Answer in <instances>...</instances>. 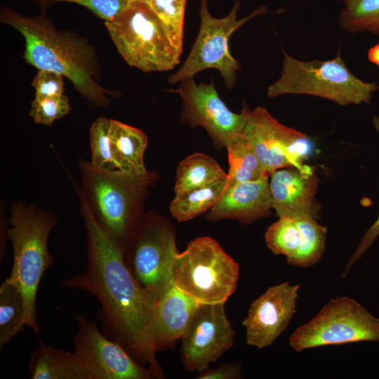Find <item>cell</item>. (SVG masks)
<instances>
[{
    "label": "cell",
    "mask_w": 379,
    "mask_h": 379,
    "mask_svg": "<svg viewBox=\"0 0 379 379\" xmlns=\"http://www.w3.org/2000/svg\"><path fill=\"white\" fill-rule=\"evenodd\" d=\"M111 119L99 117L89 131L91 163L104 170H117L111 140Z\"/></svg>",
    "instance_id": "29"
},
{
    "label": "cell",
    "mask_w": 379,
    "mask_h": 379,
    "mask_svg": "<svg viewBox=\"0 0 379 379\" xmlns=\"http://www.w3.org/2000/svg\"><path fill=\"white\" fill-rule=\"evenodd\" d=\"M269 176L226 187L218 201L208 211L211 220L237 219L251 222L268 215L272 206Z\"/></svg>",
    "instance_id": "17"
},
{
    "label": "cell",
    "mask_w": 379,
    "mask_h": 379,
    "mask_svg": "<svg viewBox=\"0 0 379 379\" xmlns=\"http://www.w3.org/2000/svg\"><path fill=\"white\" fill-rule=\"evenodd\" d=\"M227 175L213 158L205 154L194 153L178 164L174 192L178 193L204 186Z\"/></svg>",
    "instance_id": "22"
},
{
    "label": "cell",
    "mask_w": 379,
    "mask_h": 379,
    "mask_svg": "<svg viewBox=\"0 0 379 379\" xmlns=\"http://www.w3.org/2000/svg\"><path fill=\"white\" fill-rule=\"evenodd\" d=\"M235 331L225 303L199 304L181 336L182 360L190 371H204L234 344Z\"/></svg>",
    "instance_id": "14"
},
{
    "label": "cell",
    "mask_w": 379,
    "mask_h": 379,
    "mask_svg": "<svg viewBox=\"0 0 379 379\" xmlns=\"http://www.w3.org/2000/svg\"><path fill=\"white\" fill-rule=\"evenodd\" d=\"M360 342H379V318L348 296L331 299L288 339L295 352Z\"/></svg>",
    "instance_id": "8"
},
{
    "label": "cell",
    "mask_w": 379,
    "mask_h": 379,
    "mask_svg": "<svg viewBox=\"0 0 379 379\" xmlns=\"http://www.w3.org/2000/svg\"><path fill=\"white\" fill-rule=\"evenodd\" d=\"M292 218L300 232L301 244L297 253L286 262L298 267H310L317 263L324 253L327 229L310 215L300 214Z\"/></svg>",
    "instance_id": "24"
},
{
    "label": "cell",
    "mask_w": 379,
    "mask_h": 379,
    "mask_svg": "<svg viewBox=\"0 0 379 379\" xmlns=\"http://www.w3.org/2000/svg\"><path fill=\"white\" fill-rule=\"evenodd\" d=\"M225 148L229 164L226 187L269 176L242 133L233 138Z\"/></svg>",
    "instance_id": "23"
},
{
    "label": "cell",
    "mask_w": 379,
    "mask_h": 379,
    "mask_svg": "<svg viewBox=\"0 0 379 379\" xmlns=\"http://www.w3.org/2000/svg\"><path fill=\"white\" fill-rule=\"evenodd\" d=\"M127 250L128 255L124 257L132 274L158 300L171 284V267L178 253L171 229L159 217L147 215Z\"/></svg>",
    "instance_id": "10"
},
{
    "label": "cell",
    "mask_w": 379,
    "mask_h": 379,
    "mask_svg": "<svg viewBox=\"0 0 379 379\" xmlns=\"http://www.w3.org/2000/svg\"><path fill=\"white\" fill-rule=\"evenodd\" d=\"M186 3L187 0H148L146 3L161 20L171 44L180 54L182 51Z\"/></svg>",
    "instance_id": "28"
},
{
    "label": "cell",
    "mask_w": 379,
    "mask_h": 379,
    "mask_svg": "<svg viewBox=\"0 0 379 379\" xmlns=\"http://www.w3.org/2000/svg\"><path fill=\"white\" fill-rule=\"evenodd\" d=\"M240 3L236 0L231 11L224 18H216L208 11L207 0H201L199 7L200 27L192 50L181 67L168 79L175 84L193 78L197 72L209 68L218 69L228 88L234 86L239 63L229 49L232 34L251 18L266 13L265 7L253 11L248 16L237 20Z\"/></svg>",
    "instance_id": "9"
},
{
    "label": "cell",
    "mask_w": 379,
    "mask_h": 379,
    "mask_svg": "<svg viewBox=\"0 0 379 379\" xmlns=\"http://www.w3.org/2000/svg\"><path fill=\"white\" fill-rule=\"evenodd\" d=\"M105 27L123 59L143 72L174 69L180 55L157 15L146 3L129 2Z\"/></svg>",
    "instance_id": "7"
},
{
    "label": "cell",
    "mask_w": 379,
    "mask_h": 379,
    "mask_svg": "<svg viewBox=\"0 0 379 379\" xmlns=\"http://www.w3.org/2000/svg\"><path fill=\"white\" fill-rule=\"evenodd\" d=\"M367 58L369 62L379 67V43L369 48Z\"/></svg>",
    "instance_id": "36"
},
{
    "label": "cell",
    "mask_w": 379,
    "mask_h": 379,
    "mask_svg": "<svg viewBox=\"0 0 379 379\" xmlns=\"http://www.w3.org/2000/svg\"><path fill=\"white\" fill-rule=\"evenodd\" d=\"M32 85L35 89L36 98L58 96L64 92L63 76L51 70H39Z\"/></svg>",
    "instance_id": "32"
},
{
    "label": "cell",
    "mask_w": 379,
    "mask_h": 379,
    "mask_svg": "<svg viewBox=\"0 0 379 379\" xmlns=\"http://www.w3.org/2000/svg\"><path fill=\"white\" fill-rule=\"evenodd\" d=\"M128 3L129 2H142V3H147L148 0H126Z\"/></svg>",
    "instance_id": "37"
},
{
    "label": "cell",
    "mask_w": 379,
    "mask_h": 379,
    "mask_svg": "<svg viewBox=\"0 0 379 379\" xmlns=\"http://www.w3.org/2000/svg\"><path fill=\"white\" fill-rule=\"evenodd\" d=\"M239 267L210 237L191 241L178 253L171 270V283L200 304L225 303L235 292Z\"/></svg>",
    "instance_id": "6"
},
{
    "label": "cell",
    "mask_w": 379,
    "mask_h": 379,
    "mask_svg": "<svg viewBox=\"0 0 379 379\" xmlns=\"http://www.w3.org/2000/svg\"><path fill=\"white\" fill-rule=\"evenodd\" d=\"M42 8H46L58 2H70L79 4L105 21L118 15L128 5L126 0H33Z\"/></svg>",
    "instance_id": "31"
},
{
    "label": "cell",
    "mask_w": 379,
    "mask_h": 379,
    "mask_svg": "<svg viewBox=\"0 0 379 379\" xmlns=\"http://www.w3.org/2000/svg\"><path fill=\"white\" fill-rule=\"evenodd\" d=\"M8 222L13 262L6 280L21 291L25 300L26 326L38 335L36 295L42 277L54 262L48 242L57 218L51 211L20 200L11 205Z\"/></svg>",
    "instance_id": "4"
},
{
    "label": "cell",
    "mask_w": 379,
    "mask_h": 379,
    "mask_svg": "<svg viewBox=\"0 0 379 379\" xmlns=\"http://www.w3.org/2000/svg\"><path fill=\"white\" fill-rule=\"evenodd\" d=\"M178 93L183 102L182 120L192 126H201L214 142L224 147L241 133L251 110L245 105L241 113L232 112L220 98L213 81L197 84L193 78L180 81Z\"/></svg>",
    "instance_id": "13"
},
{
    "label": "cell",
    "mask_w": 379,
    "mask_h": 379,
    "mask_svg": "<svg viewBox=\"0 0 379 379\" xmlns=\"http://www.w3.org/2000/svg\"><path fill=\"white\" fill-rule=\"evenodd\" d=\"M0 20L16 29L25 41V60L39 70L57 72L67 77L79 93L98 106H106L110 91L100 86L92 48L80 38L55 29L46 15L24 16L2 7Z\"/></svg>",
    "instance_id": "2"
},
{
    "label": "cell",
    "mask_w": 379,
    "mask_h": 379,
    "mask_svg": "<svg viewBox=\"0 0 379 379\" xmlns=\"http://www.w3.org/2000/svg\"><path fill=\"white\" fill-rule=\"evenodd\" d=\"M26 326L25 305L20 289L6 279L0 286V350Z\"/></svg>",
    "instance_id": "25"
},
{
    "label": "cell",
    "mask_w": 379,
    "mask_h": 379,
    "mask_svg": "<svg viewBox=\"0 0 379 379\" xmlns=\"http://www.w3.org/2000/svg\"><path fill=\"white\" fill-rule=\"evenodd\" d=\"M0 208V259L1 261L4 260L6 252V244L8 240V218H6L5 216L4 201H3V205L2 202L1 201Z\"/></svg>",
    "instance_id": "35"
},
{
    "label": "cell",
    "mask_w": 379,
    "mask_h": 379,
    "mask_svg": "<svg viewBox=\"0 0 379 379\" xmlns=\"http://www.w3.org/2000/svg\"><path fill=\"white\" fill-rule=\"evenodd\" d=\"M79 198L86 236L87 266L60 285L95 296L100 303L97 316L104 335L158 373L153 338L157 300L135 279L123 252L98 225L84 199Z\"/></svg>",
    "instance_id": "1"
},
{
    "label": "cell",
    "mask_w": 379,
    "mask_h": 379,
    "mask_svg": "<svg viewBox=\"0 0 379 379\" xmlns=\"http://www.w3.org/2000/svg\"><path fill=\"white\" fill-rule=\"evenodd\" d=\"M71 110L67 97L62 94L58 96L36 98L32 101L29 117L39 124L50 126Z\"/></svg>",
    "instance_id": "30"
},
{
    "label": "cell",
    "mask_w": 379,
    "mask_h": 379,
    "mask_svg": "<svg viewBox=\"0 0 379 379\" xmlns=\"http://www.w3.org/2000/svg\"><path fill=\"white\" fill-rule=\"evenodd\" d=\"M280 77L267 89L270 98L285 94L308 95L333 101L340 105H369L379 89L375 82L364 81L354 75L338 55L332 60L304 62L283 51Z\"/></svg>",
    "instance_id": "5"
},
{
    "label": "cell",
    "mask_w": 379,
    "mask_h": 379,
    "mask_svg": "<svg viewBox=\"0 0 379 379\" xmlns=\"http://www.w3.org/2000/svg\"><path fill=\"white\" fill-rule=\"evenodd\" d=\"M265 239L273 253L284 255L287 260L297 253L301 244V234L292 217L282 216L268 227Z\"/></svg>",
    "instance_id": "27"
},
{
    "label": "cell",
    "mask_w": 379,
    "mask_h": 379,
    "mask_svg": "<svg viewBox=\"0 0 379 379\" xmlns=\"http://www.w3.org/2000/svg\"><path fill=\"white\" fill-rule=\"evenodd\" d=\"M200 303L171 283L157 300L153 326L156 351L180 338Z\"/></svg>",
    "instance_id": "18"
},
{
    "label": "cell",
    "mask_w": 379,
    "mask_h": 379,
    "mask_svg": "<svg viewBox=\"0 0 379 379\" xmlns=\"http://www.w3.org/2000/svg\"><path fill=\"white\" fill-rule=\"evenodd\" d=\"M111 140L117 170L136 175H145L144 155L148 138L139 128L112 119Z\"/></svg>",
    "instance_id": "20"
},
{
    "label": "cell",
    "mask_w": 379,
    "mask_h": 379,
    "mask_svg": "<svg viewBox=\"0 0 379 379\" xmlns=\"http://www.w3.org/2000/svg\"><path fill=\"white\" fill-rule=\"evenodd\" d=\"M272 206L278 217L307 214L319 217L315 195L319 179L309 166L303 170L294 167L277 170L269 176Z\"/></svg>",
    "instance_id": "16"
},
{
    "label": "cell",
    "mask_w": 379,
    "mask_h": 379,
    "mask_svg": "<svg viewBox=\"0 0 379 379\" xmlns=\"http://www.w3.org/2000/svg\"><path fill=\"white\" fill-rule=\"evenodd\" d=\"M340 27L351 34H379V0H347L339 17Z\"/></svg>",
    "instance_id": "26"
},
{
    "label": "cell",
    "mask_w": 379,
    "mask_h": 379,
    "mask_svg": "<svg viewBox=\"0 0 379 379\" xmlns=\"http://www.w3.org/2000/svg\"><path fill=\"white\" fill-rule=\"evenodd\" d=\"M32 379H90L74 352L40 343L28 364Z\"/></svg>",
    "instance_id": "19"
},
{
    "label": "cell",
    "mask_w": 379,
    "mask_h": 379,
    "mask_svg": "<svg viewBox=\"0 0 379 379\" xmlns=\"http://www.w3.org/2000/svg\"><path fill=\"white\" fill-rule=\"evenodd\" d=\"M242 134L269 176L279 169L308 166L302 163L311 148L307 135L281 124L263 107L250 112Z\"/></svg>",
    "instance_id": "11"
},
{
    "label": "cell",
    "mask_w": 379,
    "mask_h": 379,
    "mask_svg": "<svg viewBox=\"0 0 379 379\" xmlns=\"http://www.w3.org/2000/svg\"><path fill=\"white\" fill-rule=\"evenodd\" d=\"M239 368L235 365H226L217 368L203 371L197 377L199 379H233L239 375Z\"/></svg>",
    "instance_id": "34"
},
{
    "label": "cell",
    "mask_w": 379,
    "mask_h": 379,
    "mask_svg": "<svg viewBox=\"0 0 379 379\" xmlns=\"http://www.w3.org/2000/svg\"><path fill=\"white\" fill-rule=\"evenodd\" d=\"M299 290L300 285L284 281L252 302L242 321L247 345L260 350L278 338L296 312Z\"/></svg>",
    "instance_id": "15"
},
{
    "label": "cell",
    "mask_w": 379,
    "mask_h": 379,
    "mask_svg": "<svg viewBox=\"0 0 379 379\" xmlns=\"http://www.w3.org/2000/svg\"><path fill=\"white\" fill-rule=\"evenodd\" d=\"M79 168V196L84 199L100 228L124 253L142 220V202L147 189L157 179L156 174L104 170L82 159Z\"/></svg>",
    "instance_id": "3"
},
{
    "label": "cell",
    "mask_w": 379,
    "mask_h": 379,
    "mask_svg": "<svg viewBox=\"0 0 379 379\" xmlns=\"http://www.w3.org/2000/svg\"><path fill=\"white\" fill-rule=\"evenodd\" d=\"M372 122L375 131L379 133V116L375 115ZM379 236V215L373 225L367 230L360 240L355 251L347 260L342 277H346L352 267L361 258L364 253L371 247L375 240Z\"/></svg>",
    "instance_id": "33"
},
{
    "label": "cell",
    "mask_w": 379,
    "mask_h": 379,
    "mask_svg": "<svg viewBox=\"0 0 379 379\" xmlns=\"http://www.w3.org/2000/svg\"><path fill=\"white\" fill-rule=\"evenodd\" d=\"M337 1H342V2L344 3V2H345V1H347V0H337Z\"/></svg>",
    "instance_id": "38"
},
{
    "label": "cell",
    "mask_w": 379,
    "mask_h": 379,
    "mask_svg": "<svg viewBox=\"0 0 379 379\" xmlns=\"http://www.w3.org/2000/svg\"><path fill=\"white\" fill-rule=\"evenodd\" d=\"M227 182V175L208 185L175 193L169 206L172 216L181 222L208 211L223 194Z\"/></svg>",
    "instance_id": "21"
},
{
    "label": "cell",
    "mask_w": 379,
    "mask_h": 379,
    "mask_svg": "<svg viewBox=\"0 0 379 379\" xmlns=\"http://www.w3.org/2000/svg\"><path fill=\"white\" fill-rule=\"evenodd\" d=\"M79 326L74 338V353L90 379H146L157 373L139 364L119 343L100 331L95 321L74 315Z\"/></svg>",
    "instance_id": "12"
}]
</instances>
